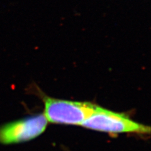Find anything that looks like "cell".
<instances>
[{"mask_svg":"<svg viewBox=\"0 0 151 151\" xmlns=\"http://www.w3.org/2000/svg\"><path fill=\"white\" fill-rule=\"evenodd\" d=\"M84 128L109 134H150V127L139 124L125 114L97 105L93 114L81 125Z\"/></svg>","mask_w":151,"mask_h":151,"instance_id":"1","label":"cell"},{"mask_svg":"<svg viewBox=\"0 0 151 151\" xmlns=\"http://www.w3.org/2000/svg\"><path fill=\"white\" fill-rule=\"evenodd\" d=\"M43 114L46 120L56 124L81 125L97 106L90 102L64 100L47 96L43 97Z\"/></svg>","mask_w":151,"mask_h":151,"instance_id":"2","label":"cell"},{"mask_svg":"<svg viewBox=\"0 0 151 151\" xmlns=\"http://www.w3.org/2000/svg\"><path fill=\"white\" fill-rule=\"evenodd\" d=\"M47 124L42 113L1 125L0 144H20L34 139L45 131Z\"/></svg>","mask_w":151,"mask_h":151,"instance_id":"3","label":"cell"}]
</instances>
